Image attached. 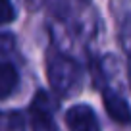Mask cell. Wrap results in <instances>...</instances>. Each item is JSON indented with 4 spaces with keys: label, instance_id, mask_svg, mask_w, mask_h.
Instances as JSON below:
<instances>
[{
    "label": "cell",
    "instance_id": "1",
    "mask_svg": "<svg viewBox=\"0 0 131 131\" xmlns=\"http://www.w3.org/2000/svg\"><path fill=\"white\" fill-rule=\"evenodd\" d=\"M46 75L50 87L62 96H73L81 89L79 64L58 50H50L46 56Z\"/></svg>",
    "mask_w": 131,
    "mask_h": 131
},
{
    "label": "cell",
    "instance_id": "2",
    "mask_svg": "<svg viewBox=\"0 0 131 131\" xmlns=\"http://www.w3.org/2000/svg\"><path fill=\"white\" fill-rule=\"evenodd\" d=\"M58 108V102L50 98L45 91H39L37 98L31 102V127L33 131H58L54 125L52 112Z\"/></svg>",
    "mask_w": 131,
    "mask_h": 131
},
{
    "label": "cell",
    "instance_id": "3",
    "mask_svg": "<svg viewBox=\"0 0 131 131\" xmlns=\"http://www.w3.org/2000/svg\"><path fill=\"white\" fill-rule=\"evenodd\" d=\"M66 125L70 131H100L98 118L89 104H75L66 112Z\"/></svg>",
    "mask_w": 131,
    "mask_h": 131
},
{
    "label": "cell",
    "instance_id": "4",
    "mask_svg": "<svg viewBox=\"0 0 131 131\" xmlns=\"http://www.w3.org/2000/svg\"><path fill=\"white\" fill-rule=\"evenodd\" d=\"M102 102L106 108L108 116L118 123H129L131 122V108L125 102V98L122 94H118L116 91H104L102 94Z\"/></svg>",
    "mask_w": 131,
    "mask_h": 131
},
{
    "label": "cell",
    "instance_id": "5",
    "mask_svg": "<svg viewBox=\"0 0 131 131\" xmlns=\"http://www.w3.org/2000/svg\"><path fill=\"white\" fill-rule=\"evenodd\" d=\"M17 87V71L12 64L0 62V100L12 94V91Z\"/></svg>",
    "mask_w": 131,
    "mask_h": 131
},
{
    "label": "cell",
    "instance_id": "6",
    "mask_svg": "<svg viewBox=\"0 0 131 131\" xmlns=\"http://www.w3.org/2000/svg\"><path fill=\"white\" fill-rule=\"evenodd\" d=\"M0 131H23V122L19 114H0Z\"/></svg>",
    "mask_w": 131,
    "mask_h": 131
},
{
    "label": "cell",
    "instance_id": "7",
    "mask_svg": "<svg viewBox=\"0 0 131 131\" xmlns=\"http://www.w3.org/2000/svg\"><path fill=\"white\" fill-rule=\"evenodd\" d=\"M16 19V10H14V6L10 4V2H6V0H0V25L4 23H10V21Z\"/></svg>",
    "mask_w": 131,
    "mask_h": 131
},
{
    "label": "cell",
    "instance_id": "8",
    "mask_svg": "<svg viewBox=\"0 0 131 131\" xmlns=\"http://www.w3.org/2000/svg\"><path fill=\"white\" fill-rule=\"evenodd\" d=\"M16 46V39L12 33H0V56L10 54Z\"/></svg>",
    "mask_w": 131,
    "mask_h": 131
}]
</instances>
